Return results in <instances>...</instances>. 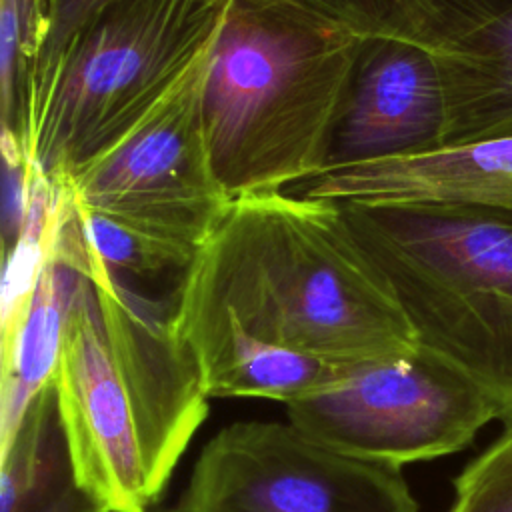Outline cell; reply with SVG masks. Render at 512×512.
Segmentation results:
<instances>
[{"instance_id": "cell-1", "label": "cell", "mask_w": 512, "mask_h": 512, "mask_svg": "<svg viewBox=\"0 0 512 512\" xmlns=\"http://www.w3.org/2000/svg\"><path fill=\"white\" fill-rule=\"evenodd\" d=\"M170 324L180 338L234 330L332 364L420 346L342 204L286 190L226 204L178 278Z\"/></svg>"}, {"instance_id": "cell-2", "label": "cell", "mask_w": 512, "mask_h": 512, "mask_svg": "<svg viewBox=\"0 0 512 512\" xmlns=\"http://www.w3.org/2000/svg\"><path fill=\"white\" fill-rule=\"evenodd\" d=\"M52 384L82 490L102 512L158 506L210 400L170 302L136 294L88 256Z\"/></svg>"}, {"instance_id": "cell-3", "label": "cell", "mask_w": 512, "mask_h": 512, "mask_svg": "<svg viewBox=\"0 0 512 512\" xmlns=\"http://www.w3.org/2000/svg\"><path fill=\"white\" fill-rule=\"evenodd\" d=\"M366 40L288 6L232 0L204 116L230 198L282 192L330 164Z\"/></svg>"}, {"instance_id": "cell-4", "label": "cell", "mask_w": 512, "mask_h": 512, "mask_svg": "<svg viewBox=\"0 0 512 512\" xmlns=\"http://www.w3.org/2000/svg\"><path fill=\"white\" fill-rule=\"evenodd\" d=\"M232 0H112L46 46L14 132L64 182L122 138L222 32Z\"/></svg>"}, {"instance_id": "cell-5", "label": "cell", "mask_w": 512, "mask_h": 512, "mask_svg": "<svg viewBox=\"0 0 512 512\" xmlns=\"http://www.w3.org/2000/svg\"><path fill=\"white\" fill-rule=\"evenodd\" d=\"M342 208L418 344L478 382L512 426V208Z\"/></svg>"}, {"instance_id": "cell-6", "label": "cell", "mask_w": 512, "mask_h": 512, "mask_svg": "<svg viewBox=\"0 0 512 512\" xmlns=\"http://www.w3.org/2000/svg\"><path fill=\"white\" fill-rule=\"evenodd\" d=\"M286 416L338 452L398 468L460 452L498 420L478 382L424 346L342 366L326 386L286 404Z\"/></svg>"}, {"instance_id": "cell-7", "label": "cell", "mask_w": 512, "mask_h": 512, "mask_svg": "<svg viewBox=\"0 0 512 512\" xmlns=\"http://www.w3.org/2000/svg\"><path fill=\"white\" fill-rule=\"evenodd\" d=\"M180 512H418L402 468L338 452L292 422L248 420L202 448Z\"/></svg>"}, {"instance_id": "cell-8", "label": "cell", "mask_w": 512, "mask_h": 512, "mask_svg": "<svg viewBox=\"0 0 512 512\" xmlns=\"http://www.w3.org/2000/svg\"><path fill=\"white\" fill-rule=\"evenodd\" d=\"M218 38L122 138L64 180L76 204L202 242L232 200L204 116Z\"/></svg>"}, {"instance_id": "cell-9", "label": "cell", "mask_w": 512, "mask_h": 512, "mask_svg": "<svg viewBox=\"0 0 512 512\" xmlns=\"http://www.w3.org/2000/svg\"><path fill=\"white\" fill-rule=\"evenodd\" d=\"M286 192L370 208H512V136L330 166Z\"/></svg>"}, {"instance_id": "cell-10", "label": "cell", "mask_w": 512, "mask_h": 512, "mask_svg": "<svg viewBox=\"0 0 512 512\" xmlns=\"http://www.w3.org/2000/svg\"><path fill=\"white\" fill-rule=\"evenodd\" d=\"M444 120L436 56L406 42L366 40L328 168L438 148Z\"/></svg>"}, {"instance_id": "cell-11", "label": "cell", "mask_w": 512, "mask_h": 512, "mask_svg": "<svg viewBox=\"0 0 512 512\" xmlns=\"http://www.w3.org/2000/svg\"><path fill=\"white\" fill-rule=\"evenodd\" d=\"M80 280L82 272L58 260L48 244L32 296L14 310L2 312L0 438L52 382Z\"/></svg>"}, {"instance_id": "cell-12", "label": "cell", "mask_w": 512, "mask_h": 512, "mask_svg": "<svg viewBox=\"0 0 512 512\" xmlns=\"http://www.w3.org/2000/svg\"><path fill=\"white\" fill-rule=\"evenodd\" d=\"M0 512H102L78 484L52 382L0 438Z\"/></svg>"}, {"instance_id": "cell-13", "label": "cell", "mask_w": 512, "mask_h": 512, "mask_svg": "<svg viewBox=\"0 0 512 512\" xmlns=\"http://www.w3.org/2000/svg\"><path fill=\"white\" fill-rule=\"evenodd\" d=\"M434 56L446 110L442 144L512 136V8Z\"/></svg>"}, {"instance_id": "cell-14", "label": "cell", "mask_w": 512, "mask_h": 512, "mask_svg": "<svg viewBox=\"0 0 512 512\" xmlns=\"http://www.w3.org/2000/svg\"><path fill=\"white\" fill-rule=\"evenodd\" d=\"M288 6L362 40H394L442 54L512 8V0H260Z\"/></svg>"}, {"instance_id": "cell-15", "label": "cell", "mask_w": 512, "mask_h": 512, "mask_svg": "<svg viewBox=\"0 0 512 512\" xmlns=\"http://www.w3.org/2000/svg\"><path fill=\"white\" fill-rule=\"evenodd\" d=\"M180 340L194 352L210 398H266L286 406L320 390L346 366L264 344L234 330Z\"/></svg>"}, {"instance_id": "cell-16", "label": "cell", "mask_w": 512, "mask_h": 512, "mask_svg": "<svg viewBox=\"0 0 512 512\" xmlns=\"http://www.w3.org/2000/svg\"><path fill=\"white\" fill-rule=\"evenodd\" d=\"M74 216L86 254L118 276L120 272L134 276L178 272L180 278L198 250V242L190 238L94 212L76 202Z\"/></svg>"}, {"instance_id": "cell-17", "label": "cell", "mask_w": 512, "mask_h": 512, "mask_svg": "<svg viewBox=\"0 0 512 512\" xmlns=\"http://www.w3.org/2000/svg\"><path fill=\"white\" fill-rule=\"evenodd\" d=\"M446 512H512V426L454 478Z\"/></svg>"}, {"instance_id": "cell-18", "label": "cell", "mask_w": 512, "mask_h": 512, "mask_svg": "<svg viewBox=\"0 0 512 512\" xmlns=\"http://www.w3.org/2000/svg\"><path fill=\"white\" fill-rule=\"evenodd\" d=\"M108 2H112V0H58L56 28H54V34L48 44L64 38L72 28H76L82 20H86L92 12H96L98 8H102Z\"/></svg>"}, {"instance_id": "cell-19", "label": "cell", "mask_w": 512, "mask_h": 512, "mask_svg": "<svg viewBox=\"0 0 512 512\" xmlns=\"http://www.w3.org/2000/svg\"><path fill=\"white\" fill-rule=\"evenodd\" d=\"M148 512H180L176 506L174 508H160V506H154V508H150Z\"/></svg>"}]
</instances>
